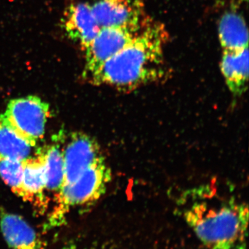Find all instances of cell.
I'll return each instance as SVG.
<instances>
[{"label":"cell","mask_w":249,"mask_h":249,"mask_svg":"<svg viewBox=\"0 0 249 249\" xmlns=\"http://www.w3.org/2000/svg\"><path fill=\"white\" fill-rule=\"evenodd\" d=\"M168 39L165 26L151 19L132 42L88 79L124 92L158 83L168 74L164 54Z\"/></svg>","instance_id":"cell-1"},{"label":"cell","mask_w":249,"mask_h":249,"mask_svg":"<svg viewBox=\"0 0 249 249\" xmlns=\"http://www.w3.org/2000/svg\"><path fill=\"white\" fill-rule=\"evenodd\" d=\"M219 193L215 187L203 185L188 190L181 198L185 221L210 249L229 248L245 242L247 235L248 205Z\"/></svg>","instance_id":"cell-2"},{"label":"cell","mask_w":249,"mask_h":249,"mask_svg":"<svg viewBox=\"0 0 249 249\" xmlns=\"http://www.w3.org/2000/svg\"><path fill=\"white\" fill-rule=\"evenodd\" d=\"M111 171L104 156L89 166L74 183L62 188L48 219V227L60 225L71 208L89 206L106 193Z\"/></svg>","instance_id":"cell-3"},{"label":"cell","mask_w":249,"mask_h":249,"mask_svg":"<svg viewBox=\"0 0 249 249\" xmlns=\"http://www.w3.org/2000/svg\"><path fill=\"white\" fill-rule=\"evenodd\" d=\"M4 115L31 144L37 146L45 134L49 105L38 96L14 98L8 103Z\"/></svg>","instance_id":"cell-4"},{"label":"cell","mask_w":249,"mask_h":249,"mask_svg":"<svg viewBox=\"0 0 249 249\" xmlns=\"http://www.w3.org/2000/svg\"><path fill=\"white\" fill-rule=\"evenodd\" d=\"M89 4L101 28L141 29L151 19L143 0H91Z\"/></svg>","instance_id":"cell-5"},{"label":"cell","mask_w":249,"mask_h":249,"mask_svg":"<svg viewBox=\"0 0 249 249\" xmlns=\"http://www.w3.org/2000/svg\"><path fill=\"white\" fill-rule=\"evenodd\" d=\"M142 29L116 27L101 28L94 39L85 49V78H89L105 62L128 45Z\"/></svg>","instance_id":"cell-6"},{"label":"cell","mask_w":249,"mask_h":249,"mask_svg":"<svg viewBox=\"0 0 249 249\" xmlns=\"http://www.w3.org/2000/svg\"><path fill=\"white\" fill-rule=\"evenodd\" d=\"M63 155L65 178L62 188L74 183L85 170L103 157L96 139L81 132L71 134L63 149Z\"/></svg>","instance_id":"cell-7"},{"label":"cell","mask_w":249,"mask_h":249,"mask_svg":"<svg viewBox=\"0 0 249 249\" xmlns=\"http://www.w3.org/2000/svg\"><path fill=\"white\" fill-rule=\"evenodd\" d=\"M62 25L67 37L86 48L101 29L89 3L69 6L64 13Z\"/></svg>","instance_id":"cell-8"},{"label":"cell","mask_w":249,"mask_h":249,"mask_svg":"<svg viewBox=\"0 0 249 249\" xmlns=\"http://www.w3.org/2000/svg\"><path fill=\"white\" fill-rule=\"evenodd\" d=\"M22 186L24 201L32 204L39 214H43L48 208V199L45 195V167L39 150L36 157L24 161Z\"/></svg>","instance_id":"cell-9"},{"label":"cell","mask_w":249,"mask_h":249,"mask_svg":"<svg viewBox=\"0 0 249 249\" xmlns=\"http://www.w3.org/2000/svg\"><path fill=\"white\" fill-rule=\"evenodd\" d=\"M0 228L11 249H42L35 231L21 216L1 211Z\"/></svg>","instance_id":"cell-10"},{"label":"cell","mask_w":249,"mask_h":249,"mask_svg":"<svg viewBox=\"0 0 249 249\" xmlns=\"http://www.w3.org/2000/svg\"><path fill=\"white\" fill-rule=\"evenodd\" d=\"M221 71L228 89L235 96H240L248 88L249 48L237 52H222Z\"/></svg>","instance_id":"cell-11"},{"label":"cell","mask_w":249,"mask_h":249,"mask_svg":"<svg viewBox=\"0 0 249 249\" xmlns=\"http://www.w3.org/2000/svg\"><path fill=\"white\" fill-rule=\"evenodd\" d=\"M40 147L31 144L0 114V157L25 161L37 155Z\"/></svg>","instance_id":"cell-12"},{"label":"cell","mask_w":249,"mask_h":249,"mask_svg":"<svg viewBox=\"0 0 249 249\" xmlns=\"http://www.w3.org/2000/svg\"><path fill=\"white\" fill-rule=\"evenodd\" d=\"M222 52H237L249 48V30L245 18L235 11L223 15L218 26Z\"/></svg>","instance_id":"cell-13"},{"label":"cell","mask_w":249,"mask_h":249,"mask_svg":"<svg viewBox=\"0 0 249 249\" xmlns=\"http://www.w3.org/2000/svg\"><path fill=\"white\" fill-rule=\"evenodd\" d=\"M39 152L45 167L46 190L53 193L55 199L62 191L65 178L63 149L55 141L52 145L40 147Z\"/></svg>","instance_id":"cell-14"},{"label":"cell","mask_w":249,"mask_h":249,"mask_svg":"<svg viewBox=\"0 0 249 249\" xmlns=\"http://www.w3.org/2000/svg\"><path fill=\"white\" fill-rule=\"evenodd\" d=\"M24 161L0 157V177L13 193L24 201L25 194L22 186Z\"/></svg>","instance_id":"cell-15"},{"label":"cell","mask_w":249,"mask_h":249,"mask_svg":"<svg viewBox=\"0 0 249 249\" xmlns=\"http://www.w3.org/2000/svg\"><path fill=\"white\" fill-rule=\"evenodd\" d=\"M225 249H247V245H246L245 242H238L236 243L235 245L232 246V247H229V248Z\"/></svg>","instance_id":"cell-16"}]
</instances>
